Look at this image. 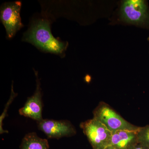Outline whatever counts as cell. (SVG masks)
Returning a JSON list of instances; mask_svg holds the SVG:
<instances>
[{"label": "cell", "mask_w": 149, "mask_h": 149, "mask_svg": "<svg viewBox=\"0 0 149 149\" xmlns=\"http://www.w3.org/2000/svg\"><path fill=\"white\" fill-rule=\"evenodd\" d=\"M51 21L39 19L32 22L24 33L22 41L31 43L40 50L60 56H64L68 43L54 37L51 29Z\"/></svg>", "instance_id": "1"}, {"label": "cell", "mask_w": 149, "mask_h": 149, "mask_svg": "<svg viewBox=\"0 0 149 149\" xmlns=\"http://www.w3.org/2000/svg\"><path fill=\"white\" fill-rule=\"evenodd\" d=\"M123 22L149 29V8L147 1L127 0L123 1L119 10Z\"/></svg>", "instance_id": "2"}, {"label": "cell", "mask_w": 149, "mask_h": 149, "mask_svg": "<svg viewBox=\"0 0 149 149\" xmlns=\"http://www.w3.org/2000/svg\"><path fill=\"white\" fill-rule=\"evenodd\" d=\"M94 118L101 122L111 132L118 130L138 131L140 127L128 122L108 104L100 103L93 111Z\"/></svg>", "instance_id": "3"}, {"label": "cell", "mask_w": 149, "mask_h": 149, "mask_svg": "<svg viewBox=\"0 0 149 149\" xmlns=\"http://www.w3.org/2000/svg\"><path fill=\"white\" fill-rule=\"evenodd\" d=\"M80 127L93 149H104L109 146L112 132L96 118L81 123Z\"/></svg>", "instance_id": "4"}, {"label": "cell", "mask_w": 149, "mask_h": 149, "mask_svg": "<svg viewBox=\"0 0 149 149\" xmlns=\"http://www.w3.org/2000/svg\"><path fill=\"white\" fill-rule=\"evenodd\" d=\"M20 1L6 3L1 8V20L3 24L8 39H11L24 26L22 22Z\"/></svg>", "instance_id": "5"}, {"label": "cell", "mask_w": 149, "mask_h": 149, "mask_svg": "<svg viewBox=\"0 0 149 149\" xmlns=\"http://www.w3.org/2000/svg\"><path fill=\"white\" fill-rule=\"evenodd\" d=\"M38 128L46 134L49 139H59L70 137L76 134L72 123L68 120L43 119L37 122Z\"/></svg>", "instance_id": "6"}, {"label": "cell", "mask_w": 149, "mask_h": 149, "mask_svg": "<svg viewBox=\"0 0 149 149\" xmlns=\"http://www.w3.org/2000/svg\"><path fill=\"white\" fill-rule=\"evenodd\" d=\"M35 72L37 84L36 90L33 95L27 98L24 106L19 110V113L20 115L31 118L38 122L43 119L42 114L43 106L42 95L38 72L35 70Z\"/></svg>", "instance_id": "7"}, {"label": "cell", "mask_w": 149, "mask_h": 149, "mask_svg": "<svg viewBox=\"0 0 149 149\" xmlns=\"http://www.w3.org/2000/svg\"><path fill=\"white\" fill-rule=\"evenodd\" d=\"M138 131L122 130L112 132L109 146L115 149H132L139 143Z\"/></svg>", "instance_id": "8"}, {"label": "cell", "mask_w": 149, "mask_h": 149, "mask_svg": "<svg viewBox=\"0 0 149 149\" xmlns=\"http://www.w3.org/2000/svg\"><path fill=\"white\" fill-rule=\"evenodd\" d=\"M20 149H49L47 140L40 138L35 132L27 133L22 141Z\"/></svg>", "instance_id": "9"}, {"label": "cell", "mask_w": 149, "mask_h": 149, "mask_svg": "<svg viewBox=\"0 0 149 149\" xmlns=\"http://www.w3.org/2000/svg\"><path fill=\"white\" fill-rule=\"evenodd\" d=\"M13 82L12 84L11 85V94L10 98L9 99L8 101L7 102L6 104L5 107L4 109L1 116H0V134H3V133H8V131L7 130H4L3 128V121L4 119L6 117L8 116L7 111L8 110L9 107L11 104H12V102H13L14 99L15 98V97L17 96V93H15L14 91L13 90Z\"/></svg>", "instance_id": "10"}, {"label": "cell", "mask_w": 149, "mask_h": 149, "mask_svg": "<svg viewBox=\"0 0 149 149\" xmlns=\"http://www.w3.org/2000/svg\"><path fill=\"white\" fill-rule=\"evenodd\" d=\"M138 136L139 143L149 148V125L140 127L138 131Z\"/></svg>", "instance_id": "11"}, {"label": "cell", "mask_w": 149, "mask_h": 149, "mask_svg": "<svg viewBox=\"0 0 149 149\" xmlns=\"http://www.w3.org/2000/svg\"><path fill=\"white\" fill-rule=\"evenodd\" d=\"M131 149H149V148L139 142Z\"/></svg>", "instance_id": "12"}, {"label": "cell", "mask_w": 149, "mask_h": 149, "mask_svg": "<svg viewBox=\"0 0 149 149\" xmlns=\"http://www.w3.org/2000/svg\"><path fill=\"white\" fill-rule=\"evenodd\" d=\"M104 149H115L114 148H113L112 147L110 146H109L106 147Z\"/></svg>", "instance_id": "13"}, {"label": "cell", "mask_w": 149, "mask_h": 149, "mask_svg": "<svg viewBox=\"0 0 149 149\" xmlns=\"http://www.w3.org/2000/svg\"></svg>", "instance_id": "14"}]
</instances>
